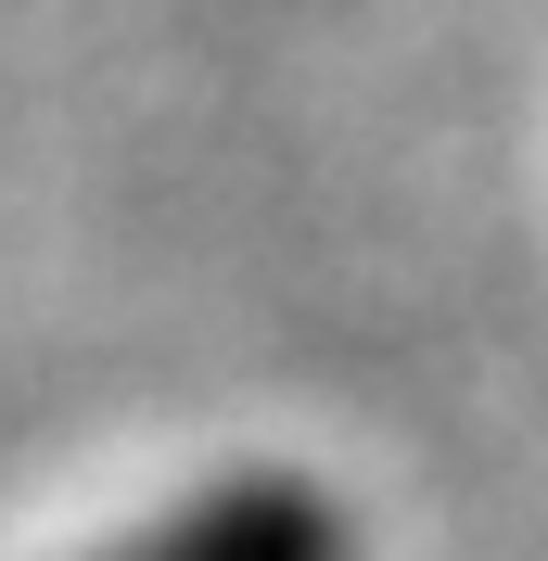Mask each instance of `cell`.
I'll use <instances>...</instances> for the list:
<instances>
[{
  "label": "cell",
  "instance_id": "6da1fadb",
  "mask_svg": "<svg viewBox=\"0 0 548 561\" xmlns=\"http://www.w3.org/2000/svg\"><path fill=\"white\" fill-rule=\"evenodd\" d=\"M103 561H357V524H344L307 472H230V485L153 511Z\"/></svg>",
  "mask_w": 548,
  "mask_h": 561
}]
</instances>
